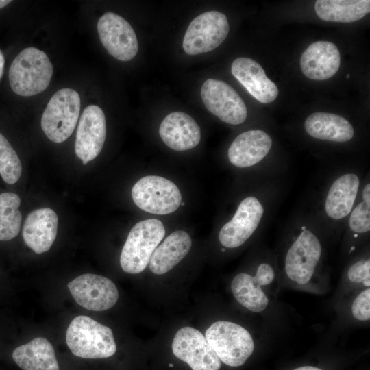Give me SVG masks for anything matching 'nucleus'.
Masks as SVG:
<instances>
[{
    "label": "nucleus",
    "instance_id": "20e7f679",
    "mask_svg": "<svg viewBox=\"0 0 370 370\" xmlns=\"http://www.w3.org/2000/svg\"><path fill=\"white\" fill-rule=\"evenodd\" d=\"M80 97L71 88H64L54 93L41 117V127L51 141H65L74 131L80 112Z\"/></svg>",
    "mask_w": 370,
    "mask_h": 370
},
{
    "label": "nucleus",
    "instance_id": "f257e3e1",
    "mask_svg": "<svg viewBox=\"0 0 370 370\" xmlns=\"http://www.w3.org/2000/svg\"><path fill=\"white\" fill-rule=\"evenodd\" d=\"M53 65L47 55L33 47L23 49L12 61L9 82L14 92L29 97L44 91L49 85Z\"/></svg>",
    "mask_w": 370,
    "mask_h": 370
},
{
    "label": "nucleus",
    "instance_id": "ddd939ff",
    "mask_svg": "<svg viewBox=\"0 0 370 370\" xmlns=\"http://www.w3.org/2000/svg\"><path fill=\"white\" fill-rule=\"evenodd\" d=\"M172 350L179 359L193 370H219L221 360L199 330L191 327L180 328L172 343Z\"/></svg>",
    "mask_w": 370,
    "mask_h": 370
},
{
    "label": "nucleus",
    "instance_id": "2eb2a0df",
    "mask_svg": "<svg viewBox=\"0 0 370 370\" xmlns=\"http://www.w3.org/2000/svg\"><path fill=\"white\" fill-rule=\"evenodd\" d=\"M275 277L273 268L268 263L260 264L255 276L241 273L236 275L231 283L235 299L249 310L258 312L264 310L269 300L260 286L271 284Z\"/></svg>",
    "mask_w": 370,
    "mask_h": 370
},
{
    "label": "nucleus",
    "instance_id": "7ed1b4c3",
    "mask_svg": "<svg viewBox=\"0 0 370 370\" xmlns=\"http://www.w3.org/2000/svg\"><path fill=\"white\" fill-rule=\"evenodd\" d=\"M164 234L163 223L158 219H148L137 223L130 230L121 251L122 269L130 274L144 271Z\"/></svg>",
    "mask_w": 370,
    "mask_h": 370
},
{
    "label": "nucleus",
    "instance_id": "9d476101",
    "mask_svg": "<svg viewBox=\"0 0 370 370\" xmlns=\"http://www.w3.org/2000/svg\"><path fill=\"white\" fill-rule=\"evenodd\" d=\"M264 212V206L258 197L250 195L243 199L233 217L219 232L221 245L236 248L244 244L258 229Z\"/></svg>",
    "mask_w": 370,
    "mask_h": 370
},
{
    "label": "nucleus",
    "instance_id": "f03ea898",
    "mask_svg": "<svg viewBox=\"0 0 370 370\" xmlns=\"http://www.w3.org/2000/svg\"><path fill=\"white\" fill-rule=\"evenodd\" d=\"M66 341L73 354L83 358H108L116 351L112 330L85 315L72 320Z\"/></svg>",
    "mask_w": 370,
    "mask_h": 370
},
{
    "label": "nucleus",
    "instance_id": "aec40b11",
    "mask_svg": "<svg viewBox=\"0 0 370 370\" xmlns=\"http://www.w3.org/2000/svg\"><path fill=\"white\" fill-rule=\"evenodd\" d=\"M159 134L162 141L175 151L196 147L201 140V130L189 114L183 112L169 114L162 121Z\"/></svg>",
    "mask_w": 370,
    "mask_h": 370
},
{
    "label": "nucleus",
    "instance_id": "a878e982",
    "mask_svg": "<svg viewBox=\"0 0 370 370\" xmlns=\"http://www.w3.org/2000/svg\"><path fill=\"white\" fill-rule=\"evenodd\" d=\"M20 204V197L14 193L0 194V241H10L18 234L22 221Z\"/></svg>",
    "mask_w": 370,
    "mask_h": 370
},
{
    "label": "nucleus",
    "instance_id": "b1692460",
    "mask_svg": "<svg viewBox=\"0 0 370 370\" xmlns=\"http://www.w3.org/2000/svg\"><path fill=\"white\" fill-rule=\"evenodd\" d=\"M12 358L23 370H59L52 344L42 337L35 338L16 347Z\"/></svg>",
    "mask_w": 370,
    "mask_h": 370
},
{
    "label": "nucleus",
    "instance_id": "9b49d317",
    "mask_svg": "<svg viewBox=\"0 0 370 370\" xmlns=\"http://www.w3.org/2000/svg\"><path fill=\"white\" fill-rule=\"evenodd\" d=\"M100 40L108 53L121 61H129L138 51V43L131 25L114 12H106L97 22Z\"/></svg>",
    "mask_w": 370,
    "mask_h": 370
},
{
    "label": "nucleus",
    "instance_id": "f3484780",
    "mask_svg": "<svg viewBox=\"0 0 370 370\" xmlns=\"http://www.w3.org/2000/svg\"><path fill=\"white\" fill-rule=\"evenodd\" d=\"M234 77L256 100L269 103L278 97L279 90L275 84L269 79L260 64L245 57L235 59L231 66Z\"/></svg>",
    "mask_w": 370,
    "mask_h": 370
},
{
    "label": "nucleus",
    "instance_id": "6e6552de",
    "mask_svg": "<svg viewBox=\"0 0 370 370\" xmlns=\"http://www.w3.org/2000/svg\"><path fill=\"white\" fill-rule=\"evenodd\" d=\"M322 254V247L315 234L303 226L285 257L284 268L288 277L299 284L312 278Z\"/></svg>",
    "mask_w": 370,
    "mask_h": 370
},
{
    "label": "nucleus",
    "instance_id": "4468645a",
    "mask_svg": "<svg viewBox=\"0 0 370 370\" xmlns=\"http://www.w3.org/2000/svg\"><path fill=\"white\" fill-rule=\"evenodd\" d=\"M106 137V121L101 108L87 106L78 124L75 151L84 164L94 160L103 149Z\"/></svg>",
    "mask_w": 370,
    "mask_h": 370
},
{
    "label": "nucleus",
    "instance_id": "c756f323",
    "mask_svg": "<svg viewBox=\"0 0 370 370\" xmlns=\"http://www.w3.org/2000/svg\"><path fill=\"white\" fill-rule=\"evenodd\" d=\"M352 312L354 317L360 321L370 319V289L361 292L352 304Z\"/></svg>",
    "mask_w": 370,
    "mask_h": 370
},
{
    "label": "nucleus",
    "instance_id": "0eeeda50",
    "mask_svg": "<svg viewBox=\"0 0 370 370\" xmlns=\"http://www.w3.org/2000/svg\"><path fill=\"white\" fill-rule=\"evenodd\" d=\"M230 30L226 16L218 11H209L195 18L183 40V48L188 55L209 52L219 47Z\"/></svg>",
    "mask_w": 370,
    "mask_h": 370
},
{
    "label": "nucleus",
    "instance_id": "6ab92c4d",
    "mask_svg": "<svg viewBox=\"0 0 370 370\" xmlns=\"http://www.w3.org/2000/svg\"><path fill=\"white\" fill-rule=\"evenodd\" d=\"M271 136L261 130H251L237 136L228 149V159L238 168H248L261 162L272 147Z\"/></svg>",
    "mask_w": 370,
    "mask_h": 370
},
{
    "label": "nucleus",
    "instance_id": "5701e85b",
    "mask_svg": "<svg viewBox=\"0 0 370 370\" xmlns=\"http://www.w3.org/2000/svg\"><path fill=\"white\" fill-rule=\"evenodd\" d=\"M304 127L316 139L337 143L349 141L354 134L353 126L345 118L328 112L312 113L306 118Z\"/></svg>",
    "mask_w": 370,
    "mask_h": 370
},
{
    "label": "nucleus",
    "instance_id": "c85d7f7f",
    "mask_svg": "<svg viewBox=\"0 0 370 370\" xmlns=\"http://www.w3.org/2000/svg\"><path fill=\"white\" fill-rule=\"evenodd\" d=\"M347 276L355 283L363 282L366 286H370V259L362 260L353 264L348 270Z\"/></svg>",
    "mask_w": 370,
    "mask_h": 370
},
{
    "label": "nucleus",
    "instance_id": "c9c22d12",
    "mask_svg": "<svg viewBox=\"0 0 370 370\" xmlns=\"http://www.w3.org/2000/svg\"><path fill=\"white\" fill-rule=\"evenodd\" d=\"M349 75L347 74V78H349Z\"/></svg>",
    "mask_w": 370,
    "mask_h": 370
},
{
    "label": "nucleus",
    "instance_id": "bb28decb",
    "mask_svg": "<svg viewBox=\"0 0 370 370\" xmlns=\"http://www.w3.org/2000/svg\"><path fill=\"white\" fill-rule=\"evenodd\" d=\"M22 173V165L19 158L6 139L0 133V175L8 184H15Z\"/></svg>",
    "mask_w": 370,
    "mask_h": 370
},
{
    "label": "nucleus",
    "instance_id": "7c9ffc66",
    "mask_svg": "<svg viewBox=\"0 0 370 370\" xmlns=\"http://www.w3.org/2000/svg\"><path fill=\"white\" fill-rule=\"evenodd\" d=\"M5 64V58L2 51L0 49V79L1 78L3 73V68Z\"/></svg>",
    "mask_w": 370,
    "mask_h": 370
},
{
    "label": "nucleus",
    "instance_id": "4be33fe9",
    "mask_svg": "<svg viewBox=\"0 0 370 370\" xmlns=\"http://www.w3.org/2000/svg\"><path fill=\"white\" fill-rule=\"evenodd\" d=\"M191 245L190 236L186 232H173L153 252L148 264L150 271L156 275L166 273L187 255Z\"/></svg>",
    "mask_w": 370,
    "mask_h": 370
},
{
    "label": "nucleus",
    "instance_id": "dca6fc26",
    "mask_svg": "<svg viewBox=\"0 0 370 370\" xmlns=\"http://www.w3.org/2000/svg\"><path fill=\"white\" fill-rule=\"evenodd\" d=\"M360 186V179L354 172L338 176L325 197L323 209L326 217L334 221L346 219L355 205Z\"/></svg>",
    "mask_w": 370,
    "mask_h": 370
},
{
    "label": "nucleus",
    "instance_id": "423d86ee",
    "mask_svg": "<svg viewBox=\"0 0 370 370\" xmlns=\"http://www.w3.org/2000/svg\"><path fill=\"white\" fill-rule=\"evenodd\" d=\"M132 197L141 210L159 215L175 212L182 202L178 187L171 180L157 175L140 179L132 187Z\"/></svg>",
    "mask_w": 370,
    "mask_h": 370
},
{
    "label": "nucleus",
    "instance_id": "39448f33",
    "mask_svg": "<svg viewBox=\"0 0 370 370\" xmlns=\"http://www.w3.org/2000/svg\"><path fill=\"white\" fill-rule=\"evenodd\" d=\"M205 337L219 360L230 367L243 365L254 349L249 332L235 323L217 321L206 330Z\"/></svg>",
    "mask_w": 370,
    "mask_h": 370
},
{
    "label": "nucleus",
    "instance_id": "f704fd0d",
    "mask_svg": "<svg viewBox=\"0 0 370 370\" xmlns=\"http://www.w3.org/2000/svg\"><path fill=\"white\" fill-rule=\"evenodd\" d=\"M180 205L184 206V202H181V203H180Z\"/></svg>",
    "mask_w": 370,
    "mask_h": 370
},
{
    "label": "nucleus",
    "instance_id": "473e14b6",
    "mask_svg": "<svg viewBox=\"0 0 370 370\" xmlns=\"http://www.w3.org/2000/svg\"><path fill=\"white\" fill-rule=\"evenodd\" d=\"M11 2H12V1L0 0V9L4 8L6 5H8Z\"/></svg>",
    "mask_w": 370,
    "mask_h": 370
},
{
    "label": "nucleus",
    "instance_id": "cd10ccee",
    "mask_svg": "<svg viewBox=\"0 0 370 370\" xmlns=\"http://www.w3.org/2000/svg\"><path fill=\"white\" fill-rule=\"evenodd\" d=\"M360 201L354 206L349 215L350 230L356 234H365L370 230V184L367 183L361 193Z\"/></svg>",
    "mask_w": 370,
    "mask_h": 370
},
{
    "label": "nucleus",
    "instance_id": "f8f14e48",
    "mask_svg": "<svg viewBox=\"0 0 370 370\" xmlns=\"http://www.w3.org/2000/svg\"><path fill=\"white\" fill-rule=\"evenodd\" d=\"M77 304L91 311L111 308L119 299L116 285L108 278L92 273L82 274L68 284Z\"/></svg>",
    "mask_w": 370,
    "mask_h": 370
},
{
    "label": "nucleus",
    "instance_id": "a211bd4d",
    "mask_svg": "<svg viewBox=\"0 0 370 370\" xmlns=\"http://www.w3.org/2000/svg\"><path fill=\"white\" fill-rule=\"evenodd\" d=\"M341 64L338 47L329 41H317L310 45L300 58L304 75L314 80H325L334 76Z\"/></svg>",
    "mask_w": 370,
    "mask_h": 370
},
{
    "label": "nucleus",
    "instance_id": "2f4dec72",
    "mask_svg": "<svg viewBox=\"0 0 370 370\" xmlns=\"http://www.w3.org/2000/svg\"><path fill=\"white\" fill-rule=\"evenodd\" d=\"M293 370H322V369L318 367H312V366H304V367L296 368Z\"/></svg>",
    "mask_w": 370,
    "mask_h": 370
},
{
    "label": "nucleus",
    "instance_id": "393cba45",
    "mask_svg": "<svg viewBox=\"0 0 370 370\" xmlns=\"http://www.w3.org/2000/svg\"><path fill=\"white\" fill-rule=\"evenodd\" d=\"M314 9L322 20L338 23H352L370 12L369 0H318Z\"/></svg>",
    "mask_w": 370,
    "mask_h": 370
},
{
    "label": "nucleus",
    "instance_id": "1a4fd4ad",
    "mask_svg": "<svg viewBox=\"0 0 370 370\" xmlns=\"http://www.w3.org/2000/svg\"><path fill=\"white\" fill-rule=\"evenodd\" d=\"M201 97L206 108L223 122L239 125L245 121L247 111L243 100L225 82L208 79L201 86Z\"/></svg>",
    "mask_w": 370,
    "mask_h": 370
},
{
    "label": "nucleus",
    "instance_id": "412c9836",
    "mask_svg": "<svg viewBox=\"0 0 370 370\" xmlns=\"http://www.w3.org/2000/svg\"><path fill=\"white\" fill-rule=\"evenodd\" d=\"M58 218L51 208H42L29 213L23 225V238L36 254L49 251L57 235Z\"/></svg>",
    "mask_w": 370,
    "mask_h": 370
},
{
    "label": "nucleus",
    "instance_id": "72a5a7b5",
    "mask_svg": "<svg viewBox=\"0 0 370 370\" xmlns=\"http://www.w3.org/2000/svg\"><path fill=\"white\" fill-rule=\"evenodd\" d=\"M169 367H173V364L170 363V364H169Z\"/></svg>",
    "mask_w": 370,
    "mask_h": 370
}]
</instances>
